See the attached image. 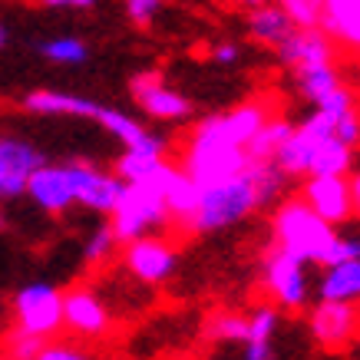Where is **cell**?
I'll return each mask as SVG.
<instances>
[{"label":"cell","instance_id":"cell-1","mask_svg":"<svg viewBox=\"0 0 360 360\" xmlns=\"http://www.w3.org/2000/svg\"><path fill=\"white\" fill-rule=\"evenodd\" d=\"M284 179L288 175L274 162H248L238 175H229V179L202 188L195 212L186 221H179V229L186 235H205V231L229 229L235 221L248 219L251 212L274 202Z\"/></svg>","mask_w":360,"mask_h":360},{"label":"cell","instance_id":"cell-2","mask_svg":"<svg viewBox=\"0 0 360 360\" xmlns=\"http://www.w3.org/2000/svg\"><path fill=\"white\" fill-rule=\"evenodd\" d=\"M248 162L251 159L245 153V146L229 136V129L221 126V116H208L198 122L188 136L186 149H182V169L202 188L212 182H221L229 175H238Z\"/></svg>","mask_w":360,"mask_h":360},{"label":"cell","instance_id":"cell-3","mask_svg":"<svg viewBox=\"0 0 360 360\" xmlns=\"http://www.w3.org/2000/svg\"><path fill=\"white\" fill-rule=\"evenodd\" d=\"M271 229H274V245L281 251H288V255H295L297 262H304V264L307 262L321 264V258H324L330 248V241L338 238V235H334V225L321 219L304 198H288V202H281L278 212H274Z\"/></svg>","mask_w":360,"mask_h":360},{"label":"cell","instance_id":"cell-4","mask_svg":"<svg viewBox=\"0 0 360 360\" xmlns=\"http://www.w3.org/2000/svg\"><path fill=\"white\" fill-rule=\"evenodd\" d=\"M110 219H112L110 225L112 235L122 245L172 221L169 219V208H165V198L155 182H126L110 212Z\"/></svg>","mask_w":360,"mask_h":360},{"label":"cell","instance_id":"cell-5","mask_svg":"<svg viewBox=\"0 0 360 360\" xmlns=\"http://www.w3.org/2000/svg\"><path fill=\"white\" fill-rule=\"evenodd\" d=\"M13 314H17V328L37 338H53L63 330V291H56L53 284H27L13 297Z\"/></svg>","mask_w":360,"mask_h":360},{"label":"cell","instance_id":"cell-6","mask_svg":"<svg viewBox=\"0 0 360 360\" xmlns=\"http://www.w3.org/2000/svg\"><path fill=\"white\" fill-rule=\"evenodd\" d=\"M328 136H334V120L321 110L311 112V116H307L301 126H295L291 136L284 139V146L278 149V155H274V165H278L284 175H307V165L314 159L317 146L328 139Z\"/></svg>","mask_w":360,"mask_h":360},{"label":"cell","instance_id":"cell-7","mask_svg":"<svg viewBox=\"0 0 360 360\" xmlns=\"http://www.w3.org/2000/svg\"><path fill=\"white\" fill-rule=\"evenodd\" d=\"M311 334L328 350H340L354 344L360 338V301L321 297V304L311 311Z\"/></svg>","mask_w":360,"mask_h":360},{"label":"cell","instance_id":"cell-8","mask_svg":"<svg viewBox=\"0 0 360 360\" xmlns=\"http://www.w3.org/2000/svg\"><path fill=\"white\" fill-rule=\"evenodd\" d=\"M264 288L271 291V297L281 307L295 311L307 301V278H304V262H297L295 255L274 248L268 258H264Z\"/></svg>","mask_w":360,"mask_h":360},{"label":"cell","instance_id":"cell-9","mask_svg":"<svg viewBox=\"0 0 360 360\" xmlns=\"http://www.w3.org/2000/svg\"><path fill=\"white\" fill-rule=\"evenodd\" d=\"M63 328L79 340H96L106 338L110 330V311L99 301L96 291L89 288H70L63 295Z\"/></svg>","mask_w":360,"mask_h":360},{"label":"cell","instance_id":"cell-10","mask_svg":"<svg viewBox=\"0 0 360 360\" xmlns=\"http://www.w3.org/2000/svg\"><path fill=\"white\" fill-rule=\"evenodd\" d=\"M126 271L136 281L162 284L175 271V248L172 241L155 238V235H139L126 241Z\"/></svg>","mask_w":360,"mask_h":360},{"label":"cell","instance_id":"cell-11","mask_svg":"<svg viewBox=\"0 0 360 360\" xmlns=\"http://www.w3.org/2000/svg\"><path fill=\"white\" fill-rule=\"evenodd\" d=\"M46 162L40 149L17 136H0V198H17L27 192L33 169Z\"/></svg>","mask_w":360,"mask_h":360},{"label":"cell","instance_id":"cell-12","mask_svg":"<svg viewBox=\"0 0 360 360\" xmlns=\"http://www.w3.org/2000/svg\"><path fill=\"white\" fill-rule=\"evenodd\" d=\"M301 198L330 225H340L354 215L350 182L344 175H311L307 186L301 188Z\"/></svg>","mask_w":360,"mask_h":360},{"label":"cell","instance_id":"cell-13","mask_svg":"<svg viewBox=\"0 0 360 360\" xmlns=\"http://www.w3.org/2000/svg\"><path fill=\"white\" fill-rule=\"evenodd\" d=\"M66 169H70L73 195H77L79 205L110 215L112 205H116V198H120V192H122V186H126L120 175L99 172V169H93L89 162H66Z\"/></svg>","mask_w":360,"mask_h":360},{"label":"cell","instance_id":"cell-14","mask_svg":"<svg viewBox=\"0 0 360 360\" xmlns=\"http://www.w3.org/2000/svg\"><path fill=\"white\" fill-rule=\"evenodd\" d=\"M129 86H132V99H136L153 120H169L172 122V120H186L188 116V99L179 96L172 86H165L162 73H155V70H149V73H136Z\"/></svg>","mask_w":360,"mask_h":360},{"label":"cell","instance_id":"cell-15","mask_svg":"<svg viewBox=\"0 0 360 360\" xmlns=\"http://www.w3.org/2000/svg\"><path fill=\"white\" fill-rule=\"evenodd\" d=\"M27 195L44 208V212H50V215H63L66 208L77 202L70 169H66V165L40 162L37 169H33L30 182H27Z\"/></svg>","mask_w":360,"mask_h":360},{"label":"cell","instance_id":"cell-16","mask_svg":"<svg viewBox=\"0 0 360 360\" xmlns=\"http://www.w3.org/2000/svg\"><path fill=\"white\" fill-rule=\"evenodd\" d=\"M274 50L281 56V63L288 66L330 63L334 60V40L321 27H295Z\"/></svg>","mask_w":360,"mask_h":360},{"label":"cell","instance_id":"cell-17","mask_svg":"<svg viewBox=\"0 0 360 360\" xmlns=\"http://www.w3.org/2000/svg\"><path fill=\"white\" fill-rule=\"evenodd\" d=\"M159 192L165 198V208H169V219L172 221H186L192 212H195L198 198H202V186H198L195 179L182 169V165H172L165 162L162 172L153 179Z\"/></svg>","mask_w":360,"mask_h":360},{"label":"cell","instance_id":"cell-18","mask_svg":"<svg viewBox=\"0 0 360 360\" xmlns=\"http://www.w3.org/2000/svg\"><path fill=\"white\" fill-rule=\"evenodd\" d=\"M165 165V139L159 136H146L136 146H126V153L116 162V175L122 182H153Z\"/></svg>","mask_w":360,"mask_h":360},{"label":"cell","instance_id":"cell-19","mask_svg":"<svg viewBox=\"0 0 360 360\" xmlns=\"http://www.w3.org/2000/svg\"><path fill=\"white\" fill-rule=\"evenodd\" d=\"M321 30L360 53V0H321Z\"/></svg>","mask_w":360,"mask_h":360},{"label":"cell","instance_id":"cell-20","mask_svg":"<svg viewBox=\"0 0 360 360\" xmlns=\"http://www.w3.org/2000/svg\"><path fill=\"white\" fill-rule=\"evenodd\" d=\"M23 106L37 116H86V120H96L103 110L99 103L86 96H70L56 89H33L30 96H23Z\"/></svg>","mask_w":360,"mask_h":360},{"label":"cell","instance_id":"cell-21","mask_svg":"<svg viewBox=\"0 0 360 360\" xmlns=\"http://www.w3.org/2000/svg\"><path fill=\"white\" fill-rule=\"evenodd\" d=\"M271 116H274V112H271V103H268L264 96H255V99H248V103L235 106V110L221 112V126L229 129V136L235 142L248 146V139L258 129H262V126L271 120Z\"/></svg>","mask_w":360,"mask_h":360},{"label":"cell","instance_id":"cell-22","mask_svg":"<svg viewBox=\"0 0 360 360\" xmlns=\"http://www.w3.org/2000/svg\"><path fill=\"white\" fill-rule=\"evenodd\" d=\"M321 297L330 301H360V258L328 264L321 278Z\"/></svg>","mask_w":360,"mask_h":360},{"label":"cell","instance_id":"cell-23","mask_svg":"<svg viewBox=\"0 0 360 360\" xmlns=\"http://www.w3.org/2000/svg\"><path fill=\"white\" fill-rule=\"evenodd\" d=\"M291 30H295V20L281 7H271V4L255 7L248 17V33L264 46H278Z\"/></svg>","mask_w":360,"mask_h":360},{"label":"cell","instance_id":"cell-24","mask_svg":"<svg viewBox=\"0 0 360 360\" xmlns=\"http://www.w3.org/2000/svg\"><path fill=\"white\" fill-rule=\"evenodd\" d=\"M291 129H295V126L284 120V116H271V120L248 139V146H245L248 159L251 162H274V155H278V149L284 146V139L291 136Z\"/></svg>","mask_w":360,"mask_h":360},{"label":"cell","instance_id":"cell-25","mask_svg":"<svg viewBox=\"0 0 360 360\" xmlns=\"http://www.w3.org/2000/svg\"><path fill=\"white\" fill-rule=\"evenodd\" d=\"M354 162V149L347 142H340L338 136H328V139L317 146L314 159L307 165V175H344Z\"/></svg>","mask_w":360,"mask_h":360},{"label":"cell","instance_id":"cell-26","mask_svg":"<svg viewBox=\"0 0 360 360\" xmlns=\"http://www.w3.org/2000/svg\"><path fill=\"white\" fill-rule=\"evenodd\" d=\"M295 73H297V86H301V93H304L311 103H321L330 89L340 86V77H338V70H334V60H330V63L295 66Z\"/></svg>","mask_w":360,"mask_h":360},{"label":"cell","instance_id":"cell-27","mask_svg":"<svg viewBox=\"0 0 360 360\" xmlns=\"http://www.w3.org/2000/svg\"><path fill=\"white\" fill-rule=\"evenodd\" d=\"M96 122L106 132H112L120 142H126V146H136V142H142L146 136H149L142 122H136L132 116H126V112H120V110H110V106H103V110H99Z\"/></svg>","mask_w":360,"mask_h":360},{"label":"cell","instance_id":"cell-28","mask_svg":"<svg viewBox=\"0 0 360 360\" xmlns=\"http://www.w3.org/2000/svg\"><path fill=\"white\" fill-rule=\"evenodd\" d=\"M205 338L225 340V344H231V340H241V344H245V338H248V317L235 314V311L212 314L208 317V324H205Z\"/></svg>","mask_w":360,"mask_h":360},{"label":"cell","instance_id":"cell-29","mask_svg":"<svg viewBox=\"0 0 360 360\" xmlns=\"http://www.w3.org/2000/svg\"><path fill=\"white\" fill-rule=\"evenodd\" d=\"M40 53L50 60V63H83L89 56L86 44L83 40H77V37H56V40H46V44H40Z\"/></svg>","mask_w":360,"mask_h":360},{"label":"cell","instance_id":"cell-30","mask_svg":"<svg viewBox=\"0 0 360 360\" xmlns=\"http://www.w3.org/2000/svg\"><path fill=\"white\" fill-rule=\"evenodd\" d=\"M4 357H13V360H30L40 354V347H44V338H37V334H27L23 328H17L13 324L11 330H7V338H4Z\"/></svg>","mask_w":360,"mask_h":360},{"label":"cell","instance_id":"cell-31","mask_svg":"<svg viewBox=\"0 0 360 360\" xmlns=\"http://www.w3.org/2000/svg\"><path fill=\"white\" fill-rule=\"evenodd\" d=\"M295 27H321V0H278Z\"/></svg>","mask_w":360,"mask_h":360},{"label":"cell","instance_id":"cell-32","mask_svg":"<svg viewBox=\"0 0 360 360\" xmlns=\"http://www.w3.org/2000/svg\"><path fill=\"white\" fill-rule=\"evenodd\" d=\"M112 248H116V235H112V229L106 225V229L93 231V238L86 241V248H83V262L86 264H103L112 255Z\"/></svg>","mask_w":360,"mask_h":360},{"label":"cell","instance_id":"cell-33","mask_svg":"<svg viewBox=\"0 0 360 360\" xmlns=\"http://www.w3.org/2000/svg\"><path fill=\"white\" fill-rule=\"evenodd\" d=\"M278 330V311L274 307H258L248 314V338L245 340H271Z\"/></svg>","mask_w":360,"mask_h":360},{"label":"cell","instance_id":"cell-34","mask_svg":"<svg viewBox=\"0 0 360 360\" xmlns=\"http://www.w3.org/2000/svg\"><path fill=\"white\" fill-rule=\"evenodd\" d=\"M317 110L321 112H328L330 120L338 122L340 116H344V112H350L354 110V96H350V89L347 86H338V89H330L328 96L321 99V103H314Z\"/></svg>","mask_w":360,"mask_h":360},{"label":"cell","instance_id":"cell-35","mask_svg":"<svg viewBox=\"0 0 360 360\" xmlns=\"http://www.w3.org/2000/svg\"><path fill=\"white\" fill-rule=\"evenodd\" d=\"M37 357L40 360H79V357H86V350L77 347V344H66V340H50L46 338Z\"/></svg>","mask_w":360,"mask_h":360},{"label":"cell","instance_id":"cell-36","mask_svg":"<svg viewBox=\"0 0 360 360\" xmlns=\"http://www.w3.org/2000/svg\"><path fill=\"white\" fill-rule=\"evenodd\" d=\"M350 258H360V238H334L330 241L328 255L321 258V264H338V262H350Z\"/></svg>","mask_w":360,"mask_h":360},{"label":"cell","instance_id":"cell-37","mask_svg":"<svg viewBox=\"0 0 360 360\" xmlns=\"http://www.w3.org/2000/svg\"><path fill=\"white\" fill-rule=\"evenodd\" d=\"M159 11H162V0H126V13H129V20L139 23V27H149Z\"/></svg>","mask_w":360,"mask_h":360},{"label":"cell","instance_id":"cell-38","mask_svg":"<svg viewBox=\"0 0 360 360\" xmlns=\"http://www.w3.org/2000/svg\"><path fill=\"white\" fill-rule=\"evenodd\" d=\"M334 136H338L340 142H347L350 149H354V146H360V112L357 110L344 112V116L334 122Z\"/></svg>","mask_w":360,"mask_h":360},{"label":"cell","instance_id":"cell-39","mask_svg":"<svg viewBox=\"0 0 360 360\" xmlns=\"http://www.w3.org/2000/svg\"><path fill=\"white\" fill-rule=\"evenodd\" d=\"M271 340H245V357L248 360H264L271 357Z\"/></svg>","mask_w":360,"mask_h":360},{"label":"cell","instance_id":"cell-40","mask_svg":"<svg viewBox=\"0 0 360 360\" xmlns=\"http://www.w3.org/2000/svg\"><path fill=\"white\" fill-rule=\"evenodd\" d=\"M212 56H215V63L229 66V63H235V60H238V46H235V44H219L215 50H212Z\"/></svg>","mask_w":360,"mask_h":360},{"label":"cell","instance_id":"cell-41","mask_svg":"<svg viewBox=\"0 0 360 360\" xmlns=\"http://www.w3.org/2000/svg\"><path fill=\"white\" fill-rule=\"evenodd\" d=\"M40 7H70V11H79V7H93L96 0H37Z\"/></svg>","mask_w":360,"mask_h":360},{"label":"cell","instance_id":"cell-42","mask_svg":"<svg viewBox=\"0 0 360 360\" xmlns=\"http://www.w3.org/2000/svg\"><path fill=\"white\" fill-rule=\"evenodd\" d=\"M350 198H354V212L360 215V175L350 182Z\"/></svg>","mask_w":360,"mask_h":360},{"label":"cell","instance_id":"cell-43","mask_svg":"<svg viewBox=\"0 0 360 360\" xmlns=\"http://www.w3.org/2000/svg\"><path fill=\"white\" fill-rule=\"evenodd\" d=\"M238 7H248V11H255V7H262V4H268V0H235Z\"/></svg>","mask_w":360,"mask_h":360},{"label":"cell","instance_id":"cell-44","mask_svg":"<svg viewBox=\"0 0 360 360\" xmlns=\"http://www.w3.org/2000/svg\"><path fill=\"white\" fill-rule=\"evenodd\" d=\"M7 44V30H4V27H0V46Z\"/></svg>","mask_w":360,"mask_h":360}]
</instances>
